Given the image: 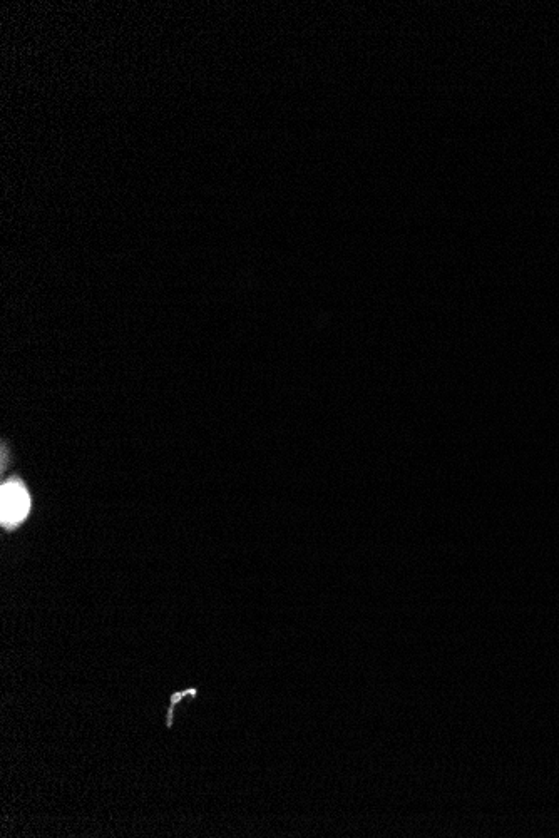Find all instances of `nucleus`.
Returning a JSON list of instances; mask_svg holds the SVG:
<instances>
[{
	"label": "nucleus",
	"mask_w": 559,
	"mask_h": 838,
	"mask_svg": "<svg viewBox=\"0 0 559 838\" xmlns=\"http://www.w3.org/2000/svg\"><path fill=\"white\" fill-rule=\"evenodd\" d=\"M0 501H2L0 502V517H2V524L6 527L21 524L31 509V497L21 482L11 481L4 484Z\"/></svg>",
	"instance_id": "f257e3e1"
}]
</instances>
